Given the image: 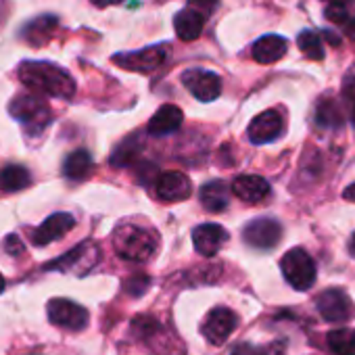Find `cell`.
Masks as SVG:
<instances>
[{
	"mask_svg": "<svg viewBox=\"0 0 355 355\" xmlns=\"http://www.w3.org/2000/svg\"><path fill=\"white\" fill-rule=\"evenodd\" d=\"M17 73L21 84L38 94L55 98H71L76 94L73 78L65 69L49 61H24Z\"/></svg>",
	"mask_w": 355,
	"mask_h": 355,
	"instance_id": "obj_1",
	"label": "cell"
},
{
	"mask_svg": "<svg viewBox=\"0 0 355 355\" xmlns=\"http://www.w3.org/2000/svg\"><path fill=\"white\" fill-rule=\"evenodd\" d=\"M113 247L115 253L125 259V261H134V263H142L146 259L153 257L155 249H157V239L153 232L134 226V224H123L115 230L113 236Z\"/></svg>",
	"mask_w": 355,
	"mask_h": 355,
	"instance_id": "obj_2",
	"label": "cell"
},
{
	"mask_svg": "<svg viewBox=\"0 0 355 355\" xmlns=\"http://www.w3.org/2000/svg\"><path fill=\"white\" fill-rule=\"evenodd\" d=\"M280 268L286 282L297 291H307L315 282V261L303 249H291L280 259Z\"/></svg>",
	"mask_w": 355,
	"mask_h": 355,
	"instance_id": "obj_3",
	"label": "cell"
},
{
	"mask_svg": "<svg viewBox=\"0 0 355 355\" xmlns=\"http://www.w3.org/2000/svg\"><path fill=\"white\" fill-rule=\"evenodd\" d=\"M9 111L30 132H42L51 123V109H49V105L44 101H40L38 96H34V94L15 96L11 107H9Z\"/></svg>",
	"mask_w": 355,
	"mask_h": 355,
	"instance_id": "obj_4",
	"label": "cell"
},
{
	"mask_svg": "<svg viewBox=\"0 0 355 355\" xmlns=\"http://www.w3.org/2000/svg\"><path fill=\"white\" fill-rule=\"evenodd\" d=\"M169 57V46L167 44H157V46H148L142 49L138 53H123V55H115L113 63L130 69V71H140V73H150L157 67H161Z\"/></svg>",
	"mask_w": 355,
	"mask_h": 355,
	"instance_id": "obj_5",
	"label": "cell"
},
{
	"mask_svg": "<svg viewBox=\"0 0 355 355\" xmlns=\"http://www.w3.org/2000/svg\"><path fill=\"white\" fill-rule=\"evenodd\" d=\"M101 259V251L94 243H80L63 257L55 259L49 268L57 272H71V274H86L90 272Z\"/></svg>",
	"mask_w": 355,
	"mask_h": 355,
	"instance_id": "obj_6",
	"label": "cell"
},
{
	"mask_svg": "<svg viewBox=\"0 0 355 355\" xmlns=\"http://www.w3.org/2000/svg\"><path fill=\"white\" fill-rule=\"evenodd\" d=\"M182 84L191 90L197 101L211 103L222 92V80L218 73L207 69H189L182 73Z\"/></svg>",
	"mask_w": 355,
	"mask_h": 355,
	"instance_id": "obj_7",
	"label": "cell"
},
{
	"mask_svg": "<svg viewBox=\"0 0 355 355\" xmlns=\"http://www.w3.org/2000/svg\"><path fill=\"white\" fill-rule=\"evenodd\" d=\"M236 326H239V318L232 309L216 307L207 313V318L203 322V336L211 345H224Z\"/></svg>",
	"mask_w": 355,
	"mask_h": 355,
	"instance_id": "obj_8",
	"label": "cell"
},
{
	"mask_svg": "<svg viewBox=\"0 0 355 355\" xmlns=\"http://www.w3.org/2000/svg\"><path fill=\"white\" fill-rule=\"evenodd\" d=\"M318 311L328 322H347L355 315L353 301L340 288H328L318 297Z\"/></svg>",
	"mask_w": 355,
	"mask_h": 355,
	"instance_id": "obj_9",
	"label": "cell"
},
{
	"mask_svg": "<svg viewBox=\"0 0 355 355\" xmlns=\"http://www.w3.org/2000/svg\"><path fill=\"white\" fill-rule=\"evenodd\" d=\"M49 318L53 324L67 328V330H82L88 324L86 307L67 299H53L49 303Z\"/></svg>",
	"mask_w": 355,
	"mask_h": 355,
	"instance_id": "obj_10",
	"label": "cell"
},
{
	"mask_svg": "<svg viewBox=\"0 0 355 355\" xmlns=\"http://www.w3.org/2000/svg\"><path fill=\"white\" fill-rule=\"evenodd\" d=\"M243 236H245L247 245L266 251V249H272L278 245V241L282 236V226L272 218H257L245 226Z\"/></svg>",
	"mask_w": 355,
	"mask_h": 355,
	"instance_id": "obj_11",
	"label": "cell"
},
{
	"mask_svg": "<svg viewBox=\"0 0 355 355\" xmlns=\"http://www.w3.org/2000/svg\"><path fill=\"white\" fill-rule=\"evenodd\" d=\"M282 132H284V119H282V115L276 109H270V111L259 113L251 121L247 134H249V140L253 144H266V142H272V140L280 138Z\"/></svg>",
	"mask_w": 355,
	"mask_h": 355,
	"instance_id": "obj_12",
	"label": "cell"
},
{
	"mask_svg": "<svg viewBox=\"0 0 355 355\" xmlns=\"http://www.w3.org/2000/svg\"><path fill=\"white\" fill-rule=\"evenodd\" d=\"M155 193L161 201H184L191 197L193 187L182 171H167L159 175V180L155 184Z\"/></svg>",
	"mask_w": 355,
	"mask_h": 355,
	"instance_id": "obj_13",
	"label": "cell"
},
{
	"mask_svg": "<svg viewBox=\"0 0 355 355\" xmlns=\"http://www.w3.org/2000/svg\"><path fill=\"white\" fill-rule=\"evenodd\" d=\"M228 241V232L218 224H203L193 230V243L197 253L205 257H214Z\"/></svg>",
	"mask_w": 355,
	"mask_h": 355,
	"instance_id": "obj_14",
	"label": "cell"
},
{
	"mask_svg": "<svg viewBox=\"0 0 355 355\" xmlns=\"http://www.w3.org/2000/svg\"><path fill=\"white\" fill-rule=\"evenodd\" d=\"M73 226H76L73 216H69V214H53V216H51L49 220H44L42 226L34 232L32 241H34V245H38V247L49 245V243H53V241L63 239L69 230H73Z\"/></svg>",
	"mask_w": 355,
	"mask_h": 355,
	"instance_id": "obj_15",
	"label": "cell"
},
{
	"mask_svg": "<svg viewBox=\"0 0 355 355\" xmlns=\"http://www.w3.org/2000/svg\"><path fill=\"white\" fill-rule=\"evenodd\" d=\"M232 193L245 203H261L270 195V184L261 175H239L232 182Z\"/></svg>",
	"mask_w": 355,
	"mask_h": 355,
	"instance_id": "obj_16",
	"label": "cell"
},
{
	"mask_svg": "<svg viewBox=\"0 0 355 355\" xmlns=\"http://www.w3.org/2000/svg\"><path fill=\"white\" fill-rule=\"evenodd\" d=\"M184 121V115L180 111V107H175V105H163L155 115L153 119L148 121V134L150 136H167V134H173L178 128L182 125Z\"/></svg>",
	"mask_w": 355,
	"mask_h": 355,
	"instance_id": "obj_17",
	"label": "cell"
},
{
	"mask_svg": "<svg viewBox=\"0 0 355 355\" xmlns=\"http://www.w3.org/2000/svg\"><path fill=\"white\" fill-rule=\"evenodd\" d=\"M173 28H175L178 38L184 40V42H193L203 34L205 15L195 11V9H182L173 17Z\"/></svg>",
	"mask_w": 355,
	"mask_h": 355,
	"instance_id": "obj_18",
	"label": "cell"
},
{
	"mask_svg": "<svg viewBox=\"0 0 355 355\" xmlns=\"http://www.w3.org/2000/svg\"><path fill=\"white\" fill-rule=\"evenodd\" d=\"M284 55H286V40H284L282 36L270 34V36L259 38V40L253 44V59H255L257 63L270 65V63L280 61Z\"/></svg>",
	"mask_w": 355,
	"mask_h": 355,
	"instance_id": "obj_19",
	"label": "cell"
},
{
	"mask_svg": "<svg viewBox=\"0 0 355 355\" xmlns=\"http://www.w3.org/2000/svg\"><path fill=\"white\" fill-rule=\"evenodd\" d=\"M228 199H230V193L222 180H211L201 189V203L211 214L224 211L228 207Z\"/></svg>",
	"mask_w": 355,
	"mask_h": 355,
	"instance_id": "obj_20",
	"label": "cell"
},
{
	"mask_svg": "<svg viewBox=\"0 0 355 355\" xmlns=\"http://www.w3.org/2000/svg\"><path fill=\"white\" fill-rule=\"evenodd\" d=\"M90 171H92V157L88 150H82V148L73 150L63 161V173L69 180H84L86 175H90Z\"/></svg>",
	"mask_w": 355,
	"mask_h": 355,
	"instance_id": "obj_21",
	"label": "cell"
},
{
	"mask_svg": "<svg viewBox=\"0 0 355 355\" xmlns=\"http://www.w3.org/2000/svg\"><path fill=\"white\" fill-rule=\"evenodd\" d=\"M343 109H340V105L334 101V98H322L320 103H318V107H315V123L320 125V128H328V130H332V128H340L343 125Z\"/></svg>",
	"mask_w": 355,
	"mask_h": 355,
	"instance_id": "obj_22",
	"label": "cell"
},
{
	"mask_svg": "<svg viewBox=\"0 0 355 355\" xmlns=\"http://www.w3.org/2000/svg\"><path fill=\"white\" fill-rule=\"evenodd\" d=\"M30 182H32V175L24 165H9L0 173V187L7 193L24 191L26 187H30Z\"/></svg>",
	"mask_w": 355,
	"mask_h": 355,
	"instance_id": "obj_23",
	"label": "cell"
},
{
	"mask_svg": "<svg viewBox=\"0 0 355 355\" xmlns=\"http://www.w3.org/2000/svg\"><path fill=\"white\" fill-rule=\"evenodd\" d=\"M57 24H59L57 17H51V15L40 17V19H36V21H32V24L28 26V30L24 32V38L30 40L32 46H42V44L53 36Z\"/></svg>",
	"mask_w": 355,
	"mask_h": 355,
	"instance_id": "obj_24",
	"label": "cell"
},
{
	"mask_svg": "<svg viewBox=\"0 0 355 355\" xmlns=\"http://www.w3.org/2000/svg\"><path fill=\"white\" fill-rule=\"evenodd\" d=\"M328 349L334 355H355V330L340 328L328 332Z\"/></svg>",
	"mask_w": 355,
	"mask_h": 355,
	"instance_id": "obj_25",
	"label": "cell"
},
{
	"mask_svg": "<svg viewBox=\"0 0 355 355\" xmlns=\"http://www.w3.org/2000/svg\"><path fill=\"white\" fill-rule=\"evenodd\" d=\"M301 53L311 59V61H322L324 59V46H322V40L315 32H301L299 34V40H297Z\"/></svg>",
	"mask_w": 355,
	"mask_h": 355,
	"instance_id": "obj_26",
	"label": "cell"
},
{
	"mask_svg": "<svg viewBox=\"0 0 355 355\" xmlns=\"http://www.w3.org/2000/svg\"><path fill=\"white\" fill-rule=\"evenodd\" d=\"M230 355H284V349L278 343L266 345V347H257V345H251V343H243V345L234 347V351Z\"/></svg>",
	"mask_w": 355,
	"mask_h": 355,
	"instance_id": "obj_27",
	"label": "cell"
},
{
	"mask_svg": "<svg viewBox=\"0 0 355 355\" xmlns=\"http://www.w3.org/2000/svg\"><path fill=\"white\" fill-rule=\"evenodd\" d=\"M326 19L330 21V24H336V26H345L347 21H349V11H347V7L345 5H338V3H332V5H328V9H326Z\"/></svg>",
	"mask_w": 355,
	"mask_h": 355,
	"instance_id": "obj_28",
	"label": "cell"
},
{
	"mask_svg": "<svg viewBox=\"0 0 355 355\" xmlns=\"http://www.w3.org/2000/svg\"><path fill=\"white\" fill-rule=\"evenodd\" d=\"M343 94H345V101H349L355 107V65L347 71L343 80Z\"/></svg>",
	"mask_w": 355,
	"mask_h": 355,
	"instance_id": "obj_29",
	"label": "cell"
},
{
	"mask_svg": "<svg viewBox=\"0 0 355 355\" xmlns=\"http://www.w3.org/2000/svg\"><path fill=\"white\" fill-rule=\"evenodd\" d=\"M5 249H7L9 255H21V253H24V243H21L15 234H11V236H7V241H5Z\"/></svg>",
	"mask_w": 355,
	"mask_h": 355,
	"instance_id": "obj_30",
	"label": "cell"
},
{
	"mask_svg": "<svg viewBox=\"0 0 355 355\" xmlns=\"http://www.w3.org/2000/svg\"><path fill=\"white\" fill-rule=\"evenodd\" d=\"M189 3L195 7V11H199V13H211L216 7H218V3L220 0H189Z\"/></svg>",
	"mask_w": 355,
	"mask_h": 355,
	"instance_id": "obj_31",
	"label": "cell"
},
{
	"mask_svg": "<svg viewBox=\"0 0 355 355\" xmlns=\"http://www.w3.org/2000/svg\"><path fill=\"white\" fill-rule=\"evenodd\" d=\"M90 3H92L94 7L105 9V7H111V5H119V3H123V0H90Z\"/></svg>",
	"mask_w": 355,
	"mask_h": 355,
	"instance_id": "obj_32",
	"label": "cell"
},
{
	"mask_svg": "<svg viewBox=\"0 0 355 355\" xmlns=\"http://www.w3.org/2000/svg\"><path fill=\"white\" fill-rule=\"evenodd\" d=\"M345 34H347V38H349V40H353V42H355V19H351V21H347V24H345Z\"/></svg>",
	"mask_w": 355,
	"mask_h": 355,
	"instance_id": "obj_33",
	"label": "cell"
},
{
	"mask_svg": "<svg viewBox=\"0 0 355 355\" xmlns=\"http://www.w3.org/2000/svg\"><path fill=\"white\" fill-rule=\"evenodd\" d=\"M343 197H345L347 201H353V203H355V184H351V187L343 193Z\"/></svg>",
	"mask_w": 355,
	"mask_h": 355,
	"instance_id": "obj_34",
	"label": "cell"
},
{
	"mask_svg": "<svg viewBox=\"0 0 355 355\" xmlns=\"http://www.w3.org/2000/svg\"><path fill=\"white\" fill-rule=\"evenodd\" d=\"M349 251H351V255L355 257V234H353V239H351V245H349Z\"/></svg>",
	"mask_w": 355,
	"mask_h": 355,
	"instance_id": "obj_35",
	"label": "cell"
},
{
	"mask_svg": "<svg viewBox=\"0 0 355 355\" xmlns=\"http://www.w3.org/2000/svg\"><path fill=\"white\" fill-rule=\"evenodd\" d=\"M5 291V278H3V274H0V293Z\"/></svg>",
	"mask_w": 355,
	"mask_h": 355,
	"instance_id": "obj_36",
	"label": "cell"
},
{
	"mask_svg": "<svg viewBox=\"0 0 355 355\" xmlns=\"http://www.w3.org/2000/svg\"><path fill=\"white\" fill-rule=\"evenodd\" d=\"M332 3H338V5H345V3H347V0H330V5H332Z\"/></svg>",
	"mask_w": 355,
	"mask_h": 355,
	"instance_id": "obj_37",
	"label": "cell"
},
{
	"mask_svg": "<svg viewBox=\"0 0 355 355\" xmlns=\"http://www.w3.org/2000/svg\"><path fill=\"white\" fill-rule=\"evenodd\" d=\"M351 119H353V125H355V107H353V115H351Z\"/></svg>",
	"mask_w": 355,
	"mask_h": 355,
	"instance_id": "obj_38",
	"label": "cell"
}]
</instances>
